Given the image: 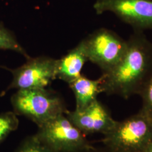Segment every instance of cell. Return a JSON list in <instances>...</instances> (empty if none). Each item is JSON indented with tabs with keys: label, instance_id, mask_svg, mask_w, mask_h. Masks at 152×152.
<instances>
[{
	"label": "cell",
	"instance_id": "6da1fadb",
	"mask_svg": "<svg viewBox=\"0 0 152 152\" xmlns=\"http://www.w3.org/2000/svg\"><path fill=\"white\" fill-rule=\"evenodd\" d=\"M120 62L101 76L102 92L127 99L137 94L152 72V42L142 32L134 31Z\"/></svg>",
	"mask_w": 152,
	"mask_h": 152
},
{
	"label": "cell",
	"instance_id": "7a4b0ae2",
	"mask_svg": "<svg viewBox=\"0 0 152 152\" xmlns=\"http://www.w3.org/2000/svg\"><path fill=\"white\" fill-rule=\"evenodd\" d=\"M11 104L15 114L27 117L38 127L67 111L60 97L45 88L18 90Z\"/></svg>",
	"mask_w": 152,
	"mask_h": 152
},
{
	"label": "cell",
	"instance_id": "3957f363",
	"mask_svg": "<svg viewBox=\"0 0 152 152\" xmlns=\"http://www.w3.org/2000/svg\"><path fill=\"white\" fill-rule=\"evenodd\" d=\"M152 138V120L140 110L117 122L103 141L113 152H141Z\"/></svg>",
	"mask_w": 152,
	"mask_h": 152
},
{
	"label": "cell",
	"instance_id": "277c9868",
	"mask_svg": "<svg viewBox=\"0 0 152 152\" xmlns=\"http://www.w3.org/2000/svg\"><path fill=\"white\" fill-rule=\"evenodd\" d=\"M35 135L46 147L53 152H78L94 149L85 135L64 114L38 127Z\"/></svg>",
	"mask_w": 152,
	"mask_h": 152
},
{
	"label": "cell",
	"instance_id": "5b68a950",
	"mask_svg": "<svg viewBox=\"0 0 152 152\" xmlns=\"http://www.w3.org/2000/svg\"><path fill=\"white\" fill-rule=\"evenodd\" d=\"M88 61L98 65L103 73L117 65L125 55L127 41L106 28L95 31L82 40Z\"/></svg>",
	"mask_w": 152,
	"mask_h": 152
},
{
	"label": "cell",
	"instance_id": "8992f818",
	"mask_svg": "<svg viewBox=\"0 0 152 152\" xmlns=\"http://www.w3.org/2000/svg\"><path fill=\"white\" fill-rule=\"evenodd\" d=\"M94 9L98 15L113 13L134 31H152V0H96Z\"/></svg>",
	"mask_w": 152,
	"mask_h": 152
},
{
	"label": "cell",
	"instance_id": "52a82bcc",
	"mask_svg": "<svg viewBox=\"0 0 152 152\" xmlns=\"http://www.w3.org/2000/svg\"><path fill=\"white\" fill-rule=\"evenodd\" d=\"M28 60L25 64L11 71L13 80L8 89L44 88L56 78L58 60L45 56Z\"/></svg>",
	"mask_w": 152,
	"mask_h": 152
},
{
	"label": "cell",
	"instance_id": "ba28073f",
	"mask_svg": "<svg viewBox=\"0 0 152 152\" xmlns=\"http://www.w3.org/2000/svg\"><path fill=\"white\" fill-rule=\"evenodd\" d=\"M65 114L84 135L102 133L105 135L112 130L117 123L98 99L85 108L73 112L67 110Z\"/></svg>",
	"mask_w": 152,
	"mask_h": 152
},
{
	"label": "cell",
	"instance_id": "9c48e42d",
	"mask_svg": "<svg viewBox=\"0 0 152 152\" xmlns=\"http://www.w3.org/2000/svg\"><path fill=\"white\" fill-rule=\"evenodd\" d=\"M88 61L82 41L74 49L58 60L56 77L68 82L74 81L81 75L82 69Z\"/></svg>",
	"mask_w": 152,
	"mask_h": 152
},
{
	"label": "cell",
	"instance_id": "30bf717a",
	"mask_svg": "<svg viewBox=\"0 0 152 152\" xmlns=\"http://www.w3.org/2000/svg\"><path fill=\"white\" fill-rule=\"evenodd\" d=\"M102 77L92 80L81 75L69 83L75 94L76 101L75 110L85 108L97 99L98 95L102 92Z\"/></svg>",
	"mask_w": 152,
	"mask_h": 152
},
{
	"label": "cell",
	"instance_id": "8fae6325",
	"mask_svg": "<svg viewBox=\"0 0 152 152\" xmlns=\"http://www.w3.org/2000/svg\"><path fill=\"white\" fill-rule=\"evenodd\" d=\"M0 49L15 51L24 55L28 59L31 58L18 42L15 36L1 24H0Z\"/></svg>",
	"mask_w": 152,
	"mask_h": 152
},
{
	"label": "cell",
	"instance_id": "7c38bea8",
	"mask_svg": "<svg viewBox=\"0 0 152 152\" xmlns=\"http://www.w3.org/2000/svg\"><path fill=\"white\" fill-rule=\"evenodd\" d=\"M137 95L142 99L140 111L152 120V72L142 85Z\"/></svg>",
	"mask_w": 152,
	"mask_h": 152
},
{
	"label": "cell",
	"instance_id": "4fadbf2b",
	"mask_svg": "<svg viewBox=\"0 0 152 152\" xmlns=\"http://www.w3.org/2000/svg\"><path fill=\"white\" fill-rule=\"evenodd\" d=\"M19 125V120L14 112H7L0 114V142Z\"/></svg>",
	"mask_w": 152,
	"mask_h": 152
},
{
	"label": "cell",
	"instance_id": "5bb4252c",
	"mask_svg": "<svg viewBox=\"0 0 152 152\" xmlns=\"http://www.w3.org/2000/svg\"><path fill=\"white\" fill-rule=\"evenodd\" d=\"M16 152H53L46 147L35 135L24 141Z\"/></svg>",
	"mask_w": 152,
	"mask_h": 152
},
{
	"label": "cell",
	"instance_id": "9a60e30c",
	"mask_svg": "<svg viewBox=\"0 0 152 152\" xmlns=\"http://www.w3.org/2000/svg\"><path fill=\"white\" fill-rule=\"evenodd\" d=\"M141 152H152V138Z\"/></svg>",
	"mask_w": 152,
	"mask_h": 152
}]
</instances>
